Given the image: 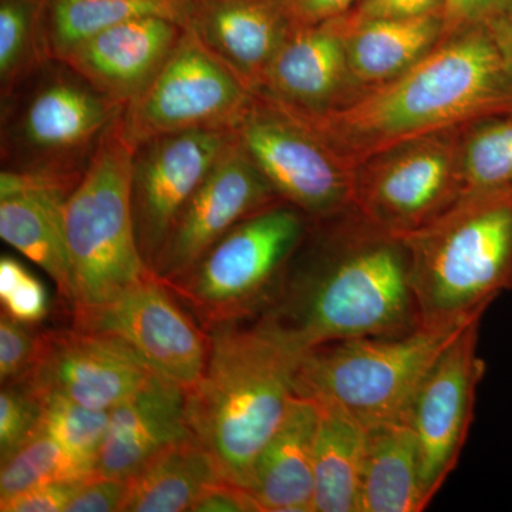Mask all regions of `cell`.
Here are the masks:
<instances>
[{
    "mask_svg": "<svg viewBox=\"0 0 512 512\" xmlns=\"http://www.w3.org/2000/svg\"><path fill=\"white\" fill-rule=\"evenodd\" d=\"M350 210L312 220L274 298L252 320L299 355L421 326L406 242Z\"/></svg>",
    "mask_w": 512,
    "mask_h": 512,
    "instance_id": "obj_1",
    "label": "cell"
},
{
    "mask_svg": "<svg viewBox=\"0 0 512 512\" xmlns=\"http://www.w3.org/2000/svg\"><path fill=\"white\" fill-rule=\"evenodd\" d=\"M278 107L356 173L360 164L407 144L511 113L512 74L481 26L446 37L409 69L367 86L355 99L318 113Z\"/></svg>",
    "mask_w": 512,
    "mask_h": 512,
    "instance_id": "obj_2",
    "label": "cell"
},
{
    "mask_svg": "<svg viewBox=\"0 0 512 512\" xmlns=\"http://www.w3.org/2000/svg\"><path fill=\"white\" fill-rule=\"evenodd\" d=\"M210 335L204 375L187 392L188 421L221 477L248 490L259 454L298 394L301 355L252 322Z\"/></svg>",
    "mask_w": 512,
    "mask_h": 512,
    "instance_id": "obj_3",
    "label": "cell"
},
{
    "mask_svg": "<svg viewBox=\"0 0 512 512\" xmlns=\"http://www.w3.org/2000/svg\"><path fill=\"white\" fill-rule=\"evenodd\" d=\"M402 238L421 325L466 320L512 292V187L463 195Z\"/></svg>",
    "mask_w": 512,
    "mask_h": 512,
    "instance_id": "obj_4",
    "label": "cell"
},
{
    "mask_svg": "<svg viewBox=\"0 0 512 512\" xmlns=\"http://www.w3.org/2000/svg\"><path fill=\"white\" fill-rule=\"evenodd\" d=\"M131 161L119 119L64 205L73 315L100 308L154 275L138 245Z\"/></svg>",
    "mask_w": 512,
    "mask_h": 512,
    "instance_id": "obj_5",
    "label": "cell"
},
{
    "mask_svg": "<svg viewBox=\"0 0 512 512\" xmlns=\"http://www.w3.org/2000/svg\"><path fill=\"white\" fill-rule=\"evenodd\" d=\"M396 335L338 340L306 350L296 393L335 403L366 429L404 421L417 387L471 319Z\"/></svg>",
    "mask_w": 512,
    "mask_h": 512,
    "instance_id": "obj_6",
    "label": "cell"
},
{
    "mask_svg": "<svg viewBox=\"0 0 512 512\" xmlns=\"http://www.w3.org/2000/svg\"><path fill=\"white\" fill-rule=\"evenodd\" d=\"M124 107L50 60L2 101V170L80 180Z\"/></svg>",
    "mask_w": 512,
    "mask_h": 512,
    "instance_id": "obj_7",
    "label": "cell"
},
{
    "mask_svg": "<svg viewBox=\"0 0 512 512\" xmlns=\"http://www.w3.org/2000/svg\"><path fill=\"white\" fill-rule=\"evenodd\" d=\"M312 218L285 201L239 222L187 274L171 284L202 328L252 322L281 285Z\"/></svg>",
    "mask_w": 512,
    "mask_h": 512,
    "instance_id": "obj_8",
    "label": "cell"
},
{
    "mask_svg": "<svg viewBox=\"0 0 512 512\" xmlns=\"http://www.w3.org/2000/svg\"><path fill=\"white\" fill-rule=\"evenodd\" d=\"M231 130L282 201L312 220L353 208L356 173L309 128L271 101L252 93Z\"/></svg>",
    "mask_w": 512,
    "mask_h": 512,
    "instance_id": "obj_9",
    "label": "cell"
},
{
    "mask_svg": "<svg viewBox=\"0 0 512 512\" xmlns=\"http://www.w3.org/2000/svg\"><path fill=\"white\" fill-rule=\"evenodd\" d=\"M251 99L247 87L185 28L154 79L124 107L121 131L134 148L165 134L232 128Z\"/></svg>",
    "mask_w": 512,
    "mask_h": 512,
    "instance_id": "obj_10",
    "label": "cell"
},
{
    "mask_svg": "<svg viewBox=\"0 0 512 512\" xmlns=\"http://www.w3.org/2000/svg\"><path fill=\"white\" fill-rule=\"evenodd\" d=\"M483 316L471 319L437 357L404 417L416 439L421 485L429 505L456 470L473 423L478 384L485 372L478 356Z\"/></svg>",
    "mask_w": 512,
    "mask_h": 512,
    "instance_id": "obj_11",
    "label": "cell"
},
{
    "mask_svg": "<svg viewBox=\"0 0 512 512\" xmlns=\"http://www.w3.org/2000/svg\"><path fill=\"white\" fill-rule=\"evenodd\" d=\"M73 326L124 340L154 373L187 392L210 357V332L154 275L100 308L73 315Z\"/></svg>",
    "mask_w": 512,
    "mask_h": 512,
    "instance_id": "obj_12",
    "label": "cell"
},
{
    "mask_svg": "<svg viewBox=\"0 0 512 512\" xmlns=\"http://www.w3.org/2000/svg\"><path fill=\"white\" fill-rule=\"evenodd\" d=\"M234 140L231 128L184 131L133 148L131 204L141 255L153 272L178 215Z\"/></svg>",
    "mask_w": 512,
    "mask_h": 512,
    "instance_id": "obj_13",
    "label": "cell"
},
{
    "mask_svg": "<svg viewBox=\"0 0 512 512\" xmlns=\"http://www.w3.org/2000/svg\"><path fill=\"white\" fill-rule=\"evenodd\" d=\"M441 140L407 144L379 157L383 164L356 171L353 208L376 227L403 237L453 207L463 197L458 156Z\"/></svg>",
    "mask_w": 512,
    "mask_h": 512,
    "instance_id": "obj_14",
    "label": "cell"
},
{
    "mask_svg": "<svg viewBox=\"0 0 512 512\" xmlns=\"http://www.w3.org/2000/svg\"><path fill=\"white\" fill-rule=\"evenodd\" d=\"M153 370L124 340L79 328L40 332L35 366L25 382L37 399L57 396L111 410L136 392Z\"/></svg>",
    "mask_w": 512,
    "mask_h": 512,
    "instance_id": "obj_15",
    "label": "cell"
},
{
    "mask_svg": "<svg viewBox=\"0 0 512 512\" xmlns=\"http://www.w3.org/2000/svg\"><path fill=\"white\" fill-rule=\"evenodd\" d=\"M278 201L234 138L178 215L154 276L163 284L177 281L235 225Z\"/></svg>",
    "mask_w": 512,
    "mask_h": 512,
    "instance_id": "obj_16",
    "label": "cell"
},
{
    "mask_svg": "<svg viewBox=\"0 0 512 512\" xmlns=\"http://www.w3.org/2000/svg\"><path fill=\"white\" fill-rule=\"evenodd\" d=\"M80 180L9 170L0 173V237L46 272L69 308L72 282L64 205Z\"/></svg>",
    "mask_w": 512,
    "mask_h": 512,
    "instance_id": "obj_17",
    "label": "cell"
},
{
    "mask_svg": "<svg viewBox=\"0 0 512 512\" xmlns=\"http://www.w3.org/2000/svg\"><path fill=\"white\" fill-rule=\"evenodd\" d=\"M185 28L251 93L296 29L285 0H194Z\"/></svg>",
    "mask_w": 512,
    "mask_h": 512,
    "instance_id": "obj_18",
    "label": "cell"
},
{
    "mask_svg": "<svg viewBox=\"0 0 512 512\" xmlns=\"http://www.w3.org/2000/svg\"><path fill=\"white\" fill-rule=\"evenodd\" d=\"M188 421L187 390L151 373L123 403L110 410L109 430L96 464V476L128 480L161 450L185 439Z\"/></svg>",
    "mask_w": 512,
    "mask_h": 512,
    "instance_id": "obj_19",
    "label": "cell"
},
{
    "mask_svg": "<svg viewBox=\"0 0 512 512\" xmlns=\"http://www.w3.org/2000/svg\"><path fill=\"white\" fill-rule=\"evenodd\" d=\"M184 29L177 20L161 16L127 20L77 46L62 62L127 106L163 67Z\"/></svg>",
    "mask_w": 512,
    "mask_h": 512,
    "instance_id": "obj_20",
    "label": "cell"
},
{
    "mask_svg": "<svg viewBox=\"0 0 512 512\" xmlns=\"http://www.w3.org/2000/svg\"><path fill=\"white\" fill-rule=\"evenodd\" d=\"M349 76L345 40L325 22L293 30L254 94L284 109L318 113L343 100Z\"/></svg>",
    "mask_w": 512,
    "mask_h": 512,
    "instance_id": "obj_21",
    "label": "cell"
},
{
    "mask_svg": "<svg viewBox=\"0 0 512 512\" xmlns=\"http://www.w3.org/2000/svg\"><path fill=\"white\" fill-rule=\"evenodd\" d=\"M318 407L296 394L284 423L256 460L248 491L262 512H315Z\"/></svg>",
    "mask_w": 512,
    "mask_h": 512,
    "instance_id": "obj_22",
    "label": "cell"
},
{
    "mask_svg": "<svg viewBox=\"0 0 512 512\" xmlns=\"http://www.w3.org/2000/svg\"><path fill=\"white\" fill-rule=\"evenodd\" d=\"M315 403V512H360L367 429L338 404Z\"/></svg>",
    "mask_w": 512,
    "mask_h": 512,
    "instance_id": "obj_23",
    "label": "cell"
},
{
    "mask_svg": "<svg viewBox=\"0 0 512 512\" xmlns=\"http://www.w3.org/2000/svg\"><path fill=\"white\" fill-rule=\"evenodd\" d=\"M427 507L409 424L393 421L367 429L360 512H421Z\"/></svg>",
    "mask_w": 512,
    "mask_h": 512,
    "instance_id": "obj_24",
    "label": "cell"
},
{
    "mask_svg": "<svg viewBox=\"0 0 512 512\" xmlns=\"http://www.w3.org/2000/svg\"><path fill=\"white\" fill-rule=\"evenodd\" d=\"M443 32V15L436 12L372 20L339 33L345 40L350 77L373 86L409 69L439 43Z\"/></svg>",
    "mask_w": 512,
    "mask_h": 512,
    "instance_id": "obj_25",
    "label": "cell"
},
{
    "mask_svg": "<svg viewBox=\"0 0 512 512\" xmlns=\"http://www.w3.org/2000/svg\"><path fill=\"white\" fill-rule=\"evenodd\" d=\"M220 480L211 454L190 437L164 448L128 478L123 512L191 511L201 491Z\"/></svg>",
    "mask_w": 512,
    "mask_h": 512,
    "instance_id": "obj_26",
    "label": "cell"
},
{
    "mask_svg": "<svg viewBox=\"0 0 512 512\" xmlns=\"http://www.w3.org/2000/svg\"><path fill=\"white\" fill-rule=\"evenodd\" d=\"M194 0H45L43 32L50 60L127 20L161 16L185 26Z\"/></svg>",
    "mask_w": 512,
    "mask_h": 512,
    "instance_id": "obj_27",
    "label": "cell"
},
{
    "mask_svg": "<svg viewBox=\"0 0 512 512\" xmlns=\"http://www.w3.org/2000/svg\"><path fill=\"white\" fill-rule=\"evenodd\" d=\"M43 8L45 0H0V101L50 62Z\"/></svg>",
    "mask_w": 512,
    "mask_h": 512,
    "instance_id": "obj_28",
    "label": "cell"
},
{
    "mask_svg": "<svg viewBox=\"0 0 512 512\" xmlns=\"http://www.w3.org/2000/svg\"><path fill=\"white\" fill-rule=\"evenodd\" d=\"M96 476L42 429L2 458L0 501L43 487Z\"/></svg>",
    "mask_w": 512,
    "mask_h": 512,
    "instance_id": "obj_29",
    "label": "cell"
},
{
    "mask_svg": "<svg viewBox=\"0 0 512 512\" xmlns=\"http://www.w3.org/2000/svg\"><path fill=\"white\" fill-rule=\"evenodd\" d=\"M473 128L458 156L463 195L512 187V111Z\"/></svg>",
    "mask_w": 512,
    "mask_h": 512,
    "instance_id": "obj_30",
    "label": "cell"
},
{
    "mask_svg": "<svg viewBox=\"0 0 512 512\" xmlns=\"http://www.w3.org/2000/svg\"><path fill=\"white\" fill-rule=\"evenodd\" d=\"M39 400L42 409L40 429L83 466L94 471V464L109 430L110 410L90 409L57 396Z\"/></svg>",
    "mask_w": 512,
    "mask_h": 512,
    "instance_id": "obj_31",
    "label": "cell"
},
{
    "mask_svg": "<svg viewBox=\"0 0 512 512\" xmlns=\"http://www.w3.org/2000/svg\"><path fill=\"white\" fill-rule=\"evenodd\" d=\"M40 400L23 384L2 386L0 392V460L22 446L40 429Z\"/></svg>",
    "mask_w": 512,
    "mask_h": 512,
    "instance_id": "obj_32",
    "label": "cell"
},
{
    "mask_svg": "<svg viewBox=\"0 0 512 512\" xmlns=\"http://www.w3.org/2000/svg\"><path fill=\"white\" fill-rule=\"evenodd\" d=\"M40 348V332L32 326L0 315V382L2 386L25 382L35 366Z\"/></svg>",
    "mask_w": 512,
    "mask_h": 512,
    "instance_id": "obj_33",
    "label": "cell"
},
{
    "mask_svg": "<svg viewBox=\"0 0 512 512\" xmlns=\"http://www.w3.org/2000/svg\"><path fill=\"white\" fill-rule=\"evenodd\" d=\"M443 5L444 0H362L350 13L328 22L345 33L372 20L416 18L441 12Z\"/></svg>",
    "mask_w": 512,
    "mask_h": 512,
    "instance_id": "obj_34",
    "label": "cell"
},
{
    "mask_svg": "<svg viewBox=\"0 0 512 512\" xmlns=\"http://www.w3.org/2000/svg\"><path fill=\"white\" fill-rule=\"evenodd\" d=\"M512 12V0H444L443 36L473 28H488Z\"/></svg>",
    "mask_w": 512,
    "mask_h": 512,
    "instance_id": "obj_35",
    "label": "cell"
},
{
    "mask_svg": "<svg viewBox=\"0 0 512 512\" xmlns=\"http://www.w3.org/2000/svg\"><path fill=\"white\" fill-rule=\"evenodd\" d=\"M128 480L93 476L84 481L66 512H123Z\"/></svg>",
    "mask_w": 512,
    "mask_h": 512,
    "instance_id": "obj_36",
    "label": "cell"
},
{
    "mask_svg": "<svg viewBox=\"0 0 512 512\" xmlns=\"http://www.w3.org/2000/svg\"><path fill=\"white\" fill-rule=\"evenodd\" d=\"M92 478V477H90ZM89 480V478H87ZM64 481L33 488L25 493L0 501L2 512H66L70 501L84 481Z\"/></svg>",
    "mask_w": 512,
    "mask_h": 512,
    "instance_id": "obj_37",
    "label": "cell"
},
{
    "mask_svg": "<svg viewBox=\"0 0 512 512\" xmlns=\"http://www.w3.org/2000/svg\"><path fill=\"white\" fill-rule=\"evenodd\" d=\"M2 312L25 325L35 326L49 312V298L45 285L28 272L19 285L2 299Z\"/></svg>",
    "mask_w": 512,
    "mask_h": 512,
    "instance_id": "obj_38",
    "label": "cell"
},
{
    "mask_svg": "<svg viewBox=\"0 0 512 512\" xmlns=\"http://www.w3.org/2000/svg\"><path fill=\"white\" fill-rule=\"evenodd\" d=\"M194 512H262L247 488L220 480L208 484L198 495Z\"/></svg>",
    "mask_w": 512,
    "mask_h": 512,
    "instance_id": "obj_39",
    "label": "cell"
},
{
    "mask_svg": "<svg viewBox=\"0 0 512 512\" xmlns=\"http://www.w3.org/2000/svg\"><path fill=\"white\" fill-rule=\"evenodd\" d=\"M362 0H285L295 28L320 25L345 15Z\"/></svg>",
    "mask_w": 512,
    "mask_h": 512,
    "instance_id": "obj_40",
    "label": "cell"
},
{
    "mask_svg": "<svg viewBox=\"0 0 512 512\" xmlns=\"http://www.w3.org/2000/svg\"><path fill=\"white\" fill-rule=\"evenodd\" d=\"M28 272V269L20 264L18 259L2 256L0 259V299L6 298Z\"/></svg>",
    "mask_w": 512,
    "mask_h": 512,
    "instance_id": "obj_41",
    "label": "cell"
},
{
    "mask_svg": "<svg viewBox=\"0 0 512 512\" xmlns=\"http://www.w3.org/2000/svg\"><path fill=\"white\" fill-rule=\"evenodd\" d=\"M488 30H490L508 70L512 74V12L488 26Z\"/></svg>",
    "mask_w": 512,
    "mask_h": 512,
    "instance_id": "obj_42",
    "label": "cell"
}]
</instances>
